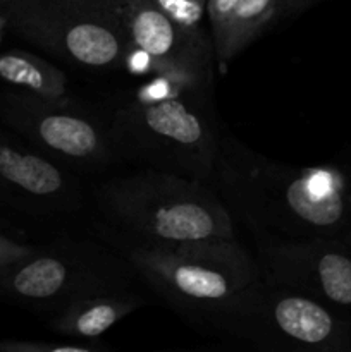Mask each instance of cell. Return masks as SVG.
<instances>
[{"label": "cell", "mask_w": 351, "mask_h": 352, "mask_svg": "<svg viewBox=\"0 0 351 352\" xmlns=\"http://www.w3.org/2000/svg\"><path fill=\"white\" fill-rule=\"evenodd\" d=\"M209 86L164 74L143 86L105 127L116 158L212 184L220 127Z\"/></svg>", "instance_id": "obj_1"}, {"label": "cell", "mask_w": 351, "mask_h": 352, "mask_svg": "<svg viewBox=\"0 0 351 352\" xmlns=\"http://www.w3.org/2000/svg\"><path fill=\"white\" fill-rule=\"evenodd\" d=\"M212 184L255 234L308 237L339 226L344 199L334 174L270 160L220 131Z\"/></svg>", "instance_id": "obj_2"}, {"label": "cell", "mask_w": 351, "mask_h": 352, "mask_svg": "<svg viewBox=\"0 0 351 352\" xmlns=\"http://www.w3.org/2000/svg\"><path fill=\"white\" fill-rule=\"evenodd\" d=\"M96 201L107 222L136 243L236 239L231 210L209 182L143 168L103 182Z\"/></svg>", "instance_id": "obj_3"}, {"label": "cell", "mask_w": 351, "mask_h": 352, "mask_svg": "<svg viewBox=\"0 0 351 352\" xmlns=\"http://www.w3.org/2000/svg\"><path fill=\"white\" fill-rule=\"evenodd\" d=\"M124 260L167 305L205 323L237 294L262 280L255 258L237 239L184 244H124Z\"/></svg>", "instance_id": "obj_4"}, {"label": "cell", "mask_w": 351, "mask_h": 352, "mask_svg": "<svg viewBox=\"0 0 351 352\" xmlns=\"http://www.w3.org/2000/svg\"><path fill=\"white\" fill-rule=\"evenodd\" d=\"M126 0H17L10 30L52 57L86 69H117L134 50Z\"/></svg>", "instance_id": "obj_5"}, {"label": "cell", "mask_w": 351, "mask_h": 352, "mask_svg": "<svg viewBox=\"0 0 351 352\" xmlns=\"http://www.w3.org/2000/svg\"><path fill=\"white\" fill-rule=\"evenodd\" d=\"M205 325L265 351L323 349L336 342L339 332L323 302L264 278L220 306Z\"/></svg>", "instance_id": "obj_6"}, {"label": "cell", "mask_w": 351, "mask_h": 352, "mask_svg": "<svg viewBox=\"0 0 351 352\" xmlns=\"http://www.w3.org/2000/svg\"><path fill=\"white\" fill-rule=\"evenodd\" d=\"M0 119L50 160L96 168L116 158L107 129L76 110L69 98L50 100L10 89L0 95Z\"/></svg>", "instance_id": "obj_7"}, {"label": "cell", "mask_w": 351, "mask_h": 352, "mask_svg": "<svg viewBox=\"0 0 351 352\" xmlns=\"http://www.w3.org/2000/svg\"><path fill=\"white\" fill-rule=\"evenodd\" d=\"M0 287L17 301L57 313L83 296L126 289V282L96 251L58 246L38 248L26 260L7 268Z\"/></svg>", "instance_id": "obj_8"}, {"label": "cell", "mask_w": 351, "mask_h": 352, "mask_svg": "<svg viewBox=\"0 0 351 352\" xmlns=\"http://www.w3.org/2000/svg\"><path fill=\"white\" fill-rule=\"evenodd\" d=\"M257 263L268 284L317 301L351 306V258L310 237L257 232Z\"/></svg>", "instance_id": "obj_9"}, {"label": "cell", "mask_w": 351, "mask_h": 352, "mask_svg": "<svg viewBox=\"0 0 351 352\" xmlns=\"http://www.w3.org/2000/svg\"><path fill=\"white\" fill-rule=\"evenodd\" d=\"M126 23L134 50L164 76L189 81L212 78V40L167 16L155 0H126Z\"/></svg>", "instance_id": "obj_10"}, {"label": "cell", "mask_w": 351, "mask_h": 352, "mask_svg": "<svg viewBox=\"0 0 351 352\" xmlns=\"http://www.w3.org/2000/svg\"><path fill=\"white\" fill-rule=\"evenodd\" d=\"M74 179L45 155L23 150L0 134V196L38 213L76 205Z\"/></svg>", "instance_id": "obj_11"}, {"label": "cell", "mask_w": 351, "mask_h": 352, "mask_svg": "<svg viewBox=\"0 0 351 352\" xmlns=\"http://www.w3.org/2000/svg\"><path fill=\"white\" fill-rule=\"evenodd\" d=\"M143 305V299L127 289L83 296L54 313L50 329L69 340L95 344L107 330Z\"/></svg>", "instance_id": "obj_12"}, {"label": "cell", "mask_w": 351, "mask_h": 352, "mask_svg": "<svg viewBox=\"0 0 351 352\" xmlns=\"http://www.w3.org/2000/svg\"><path fill=\"white\" fill-rule=\"evenodd\" d=\"M0 79L12 89L50 100L67 98V78L52 62L24 50L0 54Z\"/></svg>", "instance_id": "obj_13"}, {"label": "cell", "mask_w": 351, "mask_h": 352, "mask_svg": "<svg viewBox=\"0 0 351 352\" xmlns=\"http://www.w3.org/2000/svg\"><path fill=\"white\" fill-rule=\"evenodd\" d=\"M277 12L279 0H236L226 24L212 36L213 54L220 64L241 54Z\"/></svg>", "instance_id": "obj_14"}, {"label": "cell", "mask_w": 351, "mask_h": 352, "mask_svg": "<svg viewBox=\"0 0 351 352\" xmlns=\"http://www.w3.org/2000/svg\"><path fill=\"white\" fill-rule=\"evenodd\" d=\"M155 2L181 26L188 30H202L200 24L206 16V0H155Z\"/></svg>", "instance_id": "obj_15"}, {"label": "cell", "mask_w": 351, "mask_h": 352, "mask_svg": "<svg viewBox=\"0 0 351 352\" xmlns=\"http://www.w3.org/2000/svg\"><path fill=\"white\" fill-rule=\"evenodd\" d=\"M38 248L30 246V244L0 236V270H7V268L14 267L19 261L26 260Z\"/></svg>", "instance_id": "obj_16"}, {"label": "cell", "mask_w": 351, "mask_h": 352, "mask_svg": "<svg viewBox=\"0 0 351 352\" xmlns=\"http://www.w3.org/2000/svg\"><path fill=\"white\" fill-rule=\"evenodd\" d=\"M234 3H236V0H206V16H209L210 21L212 36L219 33L220 28L226 24Z\"/></svg>", "instance_id": "obj_17"}, {"label": "cell", "mask_w": 351, "mask_h": 352, "mask_svg": "<svg viewBox=\"0 0 351 352\" xmlns=\"http://www.w3.org/2000/svg\"><path fill=\"white\" fill-rule=\"evenodd\" d=\"M317 0H279V12L277 14H292L306 9L308 6L315 3Z\"/></svg>", "instance_id": "obj_18"}, {"label": "cell", "mask_w": 351, "mask_h": 352, "mask_svg": "<svg viewBox=\"0 0 351 352\" xmlns=\"http://www.w3.org/2000/svg\"><path fill=\"white\" fill-rule=\"evenodd\" d=\"M14 2H17V0H0V10H6L7 7L12 6Z\"/></svg>", "instance_id": "obj_19"}, {"label": "cell", "mask_w": 351, "mask_h": 352, "mask_svg": "<svg viewBox=\"0 0 351 352\" xmlns=\"http://www.w3.org/2000/svg\"><path fill=\"white\" fill-rule=\"evenodd\" d=\"M3 272H6V270H0V277H2V275H3Z\"/></svg>", "instance_id": "obj_20"}]
</instances>
